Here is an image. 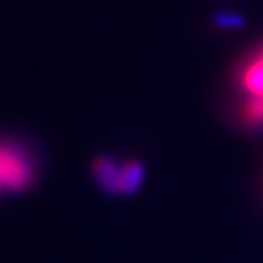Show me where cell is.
<instances>
[{"label":"cell","mask_w":263,"mask_h":263,"mask_svg":"<svg viewBox=\"0 0 263 263\" xmlns=\"http://www.w3.org/2000/svg\"><path fill=\"white\" fill-rule=\"evenodd\" d=\"M240 86L248 98H263V51L242 66Z\"/></svg>","instance_id":"3957f363"},{"label":"cell","mask_w":263,"mask_h":263,"mask_svg":"<svg viewBox=\"0 0 263 263\" xmlns=\"http://www.w3.org/2000/svg\"><path fill=\"white\" fill-rule=\"evenodd\" d=\"M218 24L222 28H242L244 26V18H240L238 14H222L218 18Z\"/></svg>","instance_id":"5b68a950"},{"label":"cell","mask_w":263,"mask_h":263,"mask_svg":"<svg viewBox=\"0 0 263 263\" xmlns=\"http://www.w3.org/2000/svg\"><path fill=\"white\" fill-rule=\"evenodd\" d=\"M94 174L100 185L111 193L127 195L133 193L144 179V168L141 162H115L111 158H98L94 162Z\"/></svg>","instance_id":"7a4b0ae2"},{"label":"cell","mask_w":263,"mask_h":263,"mask_svg":"<svg viewBox=\"0 0 263 263\" xmlns=\"http://www.w3.org/2000/svg\"><path fill=\"white\" fill-rule=\"evenodd\" d=\"M35 179L33 162L20 146L0 142V195L28 189Z\"/></svg>","instance_id":"6da1fadb"},{"label":"cell","mask_w":263,"mask_h":263,"mask_svg":"<svg viewBox=\"0 0 263 263\" xmlns=\"http://www.w3.org/2000/svg\"><path fill=\"white\" fill-rule=\"evenodd\" d=\"M242 121L250 127H261L263 125V98H248L242 105Z\"/></svg>","instance_id":"277c9868"}]
</instances>
